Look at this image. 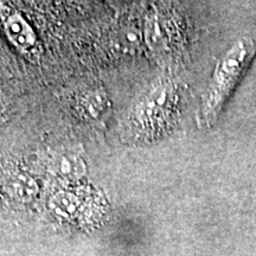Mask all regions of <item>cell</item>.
<instances>
[{"label": "cell", "mask_w": 256, "mask_h": 256, "mask_svg": "<svg viewBox=\"0 0 256 256\" xmlns=\"http://www.w3.org/2000/svg\"><path fill=\"white\" fill-rule=\"evenodd\" d=\"M255 55L256 37H243L217 62L202 104L200 120L206 126H211L217 120Z\"/></svg>", "instance_id": "obj_1"}, {"label": "cell", "mask_w": 256, "mask_h": 256, "mask_svg": "<svg viewBox=\"0 0 256 256\" xmlns=\"http://www.w3.org/2000/svg\"><path fill=\"white\" fill-rule=\"evenodd\" d=\"M178 110V92L168 80L153 87L138 102L130 120H128L132 138L138 142L156 139L168 130L174 121Z\"/></svg>", "instance_id": "obj_2"}, {"label": "cell", "mask_w": 256, "mask_h": 256, "mask_svg": "<svg viewBox=\"0 0 256 256\" xmlns=\"http://www.w3.org/2000/svg\"><path fill=\"white\" fill-rule=\"evenodd\" d=\"M6 31L14 43L23 50H28L36 43V34L20 14L10 16L6 20Z\"/></svg>", "instance_id": "obj_3"}, {"label": "cell", "mask_w": 256, "mask_h": 256, "mask_svg": "<svg viewBox=\"0 0 256 256\" xmlns=\"http://www.w3.org/2000/svg\"><path fill=\"white\" fill-rule=\"evenodd\" d=\"M54 170L60 177L69 180H78L86 174V164L78 154L74 152H64L54 160Z\"/></svg>", "instance_id": "obj_4"}, {"label": "cell", "mask_w": 256, "mask_h": 256, "mask_svg": "<svg viewBox=\"0 0 256 256\" xmlns=\"http://www.w3.org/2000/svg\"><path fill=\"white\" fill-rule=\"evenodd\" d=\"M108 107H110V104L102 92L89 94L82 101L83 113L92 119H98Z\"/></svg>", "instance_id": "obj_5"}, {"label": "cell", "mask_w": 256, "mask_h": 256, "mask_svg": "<svg viewBox=\"0 0 256 256\" xmlns=\"http://www.w3.org/2000/svg\"><path fill=\"white\" fill-rule=\"evenodd\" d=\"M11 186L14 188V190L18 192V194H22L25 196L26 194H34L38 190L37 188V183L34 182V179H32L30 177H28V176H20V177L16 178L14 182H12Z\"/></svg>", "instance_id": "obj_6"}]
</instances>
